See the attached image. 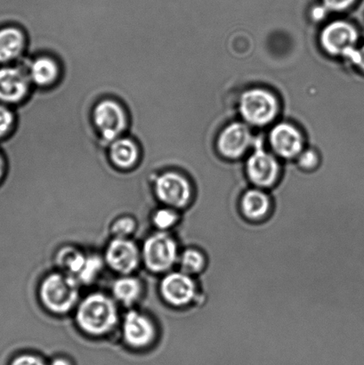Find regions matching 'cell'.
I'll list each match as a JSON object with an SVG mask.
<instances>
[{
    "mask_svg": "<svg viewBox=\"0 0 364 365\" xmlns=\"http://www.w3.org/2000/svg\"><path fill=\"white\" fill-rule=\"evenodd\" d=\"M246 174L254 187L266 190L279 180V163L265 150L256 148L246 163Z\"/></svg>",
    "mask_w": 364,
    "mask_h": 365,
    "instance_id": "cell-9",
    "label": "cell"
},
{
    "mask_svg": "<svg viewBox=\"0 0 364 365\" xmlns=\"http://www.w3.org/2000/svg\"><path fill=\"white\" fill-rule=\"evenodd\" d=\"M28 75L35 88H46L57 83L61 76L58 61L53 56L38 55L28 61Z\"/></svg>",
    "mask_w": 364,
    "mask_h": 365,
    "instance_id": "cell-16",
    "label": "cell"
},
{
    "mask_svg": "<svg viewBox=\"0 0 364 365\" xmlns=\"http://www.w3.org/2000/svg\"><path fill=\"white\" fill-rule=\"evenodd\" d=\"M348 58L364 71V46L361 48L353 50Z\"/></svg>",
    "mask_w": 364,
    "mask_h": 365,
    "instance_id": "cell-29",
    "label": "cell"
},
{
    "mask_svg": "<svg viewBox=\"0 0 364 365\" xmlns=\"http://www.w3.org/2000/svg\"><path fill=\"white\" fill-rule=\"evenodd\" d=\"M110 162L116 169L123 171L133 170L141 159V148L131 137H121L108 146Z\"/></svg>",
    "mask_w": 364,
    "mask_h": 365,
    "instance_id": "cell-17",
    "label": "cell"
},
{
    "mask_svg": "<svg viewBox=\"0 0 364 365\" xmlns=\"http://www.w3.org/2000/svg\"><path fill=\"white\" fill-rule=\"evenodd\" d=\"M76 318L81 330L94 336L103 335L115 327L118 310L109 297L94 293L82 300Z\"/></svg>",
    "mask_w": 364,
    "mask_h": 365,
    "instance_id": "cell-1",
    "label": "cell"
},
{
    "mask_svg": "<svg viewBox=\"0 0 364 365\" xmlns=\"http://www.w3.org/2000/svg\"><path fill=\"white\" fill-rule=\"evenodd\" d=\"M160 292L165 302L176 307H184L194 302L198 294V285L194 277L184 272H173L164 277Z\"/></svg>",
    "mask_w": 364,
    "mask_h": 365,
    "instance_id": "cell-7",
    "label": "cell"
},
{
    "mask_svg": "<svg viewBox=\"0 0 364 365\" xmlns=\"http://www.w3.org/2000/svg\"><path fill=\"white\" fill-rule=\"evenodd\" d=\"M123 335L128 345L135 349L145 348L153 341L155 327L147 317L137 311H130L125 317Z\"/></svg>",
    "mask_w": 364,
    "mask_h": 365,
    "instance_id": "cell-14",
    "label": "cell"
},
{
    "mask_svg": "<svg viewBox=\"0 0 364 365\" xmlns=\"http://www.w3.org/2000/svg\"><path fill=\"white\" fill-rule=\"evenodd\" d=\"M155 192L160 202L174 210L184 209L194 195L191 182L176 170H166L157 175Z\"/></svg>",
    "mask_w": 364,
    "mask_h": 365,
    "instance_id": "cell-5",
    "label": "cell"
},
{
    "mask_svg": "<svg viewBox=\"0 0 364 365\" xmlns=\"http://www.w3.org/2000/svg\"><path fill=\"white\" fill-rule=\"evenodd\" d=\"M328 9L324 6H316L313 10V17L316 20L323 19L326 16Z\"/></svg>",
    "mask_w": 364,
    "mask_h": 365,
    "instance_id": "cell-30",
    "label": "cell"
},
{
    "mask_svg": "<svg viewBox=\"0 0 364 365\" xmlns=\"http://www.w3.org/2000/svg\"><path fill=\"white\" fill-rule=\"evenodd\" d=\"M178 214L176 210L167 207L157 210L152 217V222L155 227L160 230H167L173 227L178 221Z\"/></svg>",
    "mask_w": 364,
    "mask_h": 365,
    "instance_id": "cell-22",
    "label": "cell"
},
{
    "mask_svg": "<svg viewBox=\"0 0 364 365\" xmlns=\"http://www.w3.org/2000/svg\"><path fill=\"white\" fill-rule=\"evenodd\" d=\"M320 38L323 49L330 55L348 58L355 48L358 34L352 24L345 21H336L323 29Z\"/></svg>",
    "mask_w": 364,
    "mask_h": 365,
    "instance_id": "cell-8",
    "label": "cell"
},
{
    "mask_svg": "<svg viewBox=\"0 0 364 365\" xmlns=\"http://www.w3.org/2000/svg\"><path fill=\"white\" fill-rule=\"evenodd\" d=\"M317 160H318V158H317L316 153L308 151L301 156L299 163H301V167L304 168V169L309 170L316 165Z\"/></svg>",
    "mask_w": 364,
    "mask_h": 365,
    "instance_id": "cell-28",
    "label": "cell"
},
{
    "mask_svg": "<svg viewBox=\"0 0 364 365\" xmlns=\"http://www.w3.org/2000/svg\"><path fill=\"white\" fill-rule=\"evenodd\" d=\"M105 261L117 273L128 274L137 269L140 262V253L130 240L116 237L107 246Z\"/></svg>",
    "mask_w": 364,
    "mask_h": 365,
    "instance_id": "cell-12",
    "label": "cell"
},
{
    "mask_svg": "<svg viewBox=\"0 0 364 365\" xmlns=\"http://www.w3.org/2000/svg\"><path fill=\"white\" fill-rule=\"evenodd\" d=\"M103 267V261L99 257H87L83 268L78 275V280L82 282H91L94 281Z\"/></svg>",
    "mask_w": 364,
    "mask_h": 365,
    "instance_id": "cell-23",
    "label": "cell"
},
{
    "mask_svg": "<svg viewBox=\"0 0 364 365\" xmlns=\"http://www.w3.org/2000/svg\"><path fill=\"white\" fill-rule=\"evenodd\" d=\"M177 243L165 232H159L146 240L142 247L145 267L153 273L170 270L180 259Z\"/></svg>",
    "mask_w": 364,
    "mask_h": 365,
    "instance_id": "cell-6",
    "label": "cell"
},
{
    "mask_svg": "<svg viewBox=\"0 0 364 365\" xmlns=\"http://www.w3.org/2000/svg\"><path fill=\"white\" fill-rule=\"evenodd\" d=\"M39 294L46 309L53 313L66 314L78 302L77 281L69 274H50L42 282Z\"/></svg>",
    "mask_w": 364,
    "mask_h": 365,
    "instance_id": "cell-3",
    "label": "cell"
},
{
    "mask_svg": "<svg viewBox=\"0 0 364 365\" xmlns=\"http://www.w3.org/2000/svg\"><path fill=\"white\" fill-rule=\"evenodd\" d=\"M135 230V222L130 217H121L113 224L112 232L116 237L127 238Z\"/></svg>",
    "mask_w": 364,
    "mask_h": 365,
    "instance_id": "cell-25",
    "label": "cell"
},
{
    "mask_svg": "<svg viewBox=\"0 0 364 365\" xmlns=\"http://www.w3.org/2000/svg\"><path fill=\"white\" fill-rule=\"evenodd\" d=\"M252 143V135L245 124L228 125L217 139V149L224 158L238 159L244 155Z\"/></svg>",
    "mask_w": 364,
    "mask_h": 365,
    "instance_id": "cell-13",
    "label": "cell"
},
{
    "mask_svg": "<svg viewBox=\"0 0 364 365\" xmlns=\"http://www.w3.org/2000/svg\"><path fill=\"white\" fill-rule=\"evenodd\" d=\"M6 173V159L4 158L1 152H0V185H1L4 180H5Z\"/></svg>",
    "mask_w": 364,
    "mask_h": 365,
    "instance_id": "cell-31",
    "label": "cell"
},
{
    "mask_svg": "<svg viewBox=\"0 0 364 365\" xmlns=\"http://www.w3.org/2000/svg\"><path fill=\"white\" fill-rule=\"evenodd\" d=\"M270 144L278 155L291 159L301 153L303 138L301 132L292 125L280 123L271 131Z\"/></svg>",
    "mask_w": 364,
    "mask_h": 365,
    "instance_id": "cell-15",
    "label": "cell"
},
{
    "mask_svg": "<svg viewBox=\"0 0 364 365\" xmlns=\"http://www.w3.org/2000/svg\"><path fill=\"white\" fill-rule=\"evenodd\" d=\"M9 365H48L41 357L30 354H21L10 360Z\"/></svg>",
    "mask_w": 364,
    "mask_h": 365,
    "instance_id": "cell-26",
    "label": "cell"
},
{
    "mask_svg": "<svg viewBox=\"0 0 364 365\" xmlns=\"http://www.w3.org/2000/svg\"><path fill=\"white\" fill-rule=\"evenodd\" d=\"M16 115L6 106L0 105V138H6L13 131Z\"/></svg>",
    "mask_w": 364,
    "mask_h": 365,
    "instance_id": "cell-24",
    "label": "cell"
},
{
    "mask_svg": "<svg viewBox=\"0 0 364 365\" xmlns=\"http://www.w3.org/2000/svg\"><path fill=\"white\" fill-rule=\"evenodd\" d=\"M91 120L96 132L107 146L123 137L130 128V115L119 99H100L91 112Z\"/></svg>",
    "mask_w": 364,
    "mask_h": 365,
    "instance_id": "cell-2",
    "label": "cell"
},
{
    "mask_svg": "<svg viewBox=\"0 0 364 365\" xmlns=\"http://www.w3.org/2000/svg\"><path fill=\"white\" fill-rule=\"evenodd\" d=\"M0 202H1L3 203L4 206H5V209H6V214H7L6 202V200L4 199L1 195H0ZM6 247H7V245H6ZM6 250H5V252H4L2 257H0V264L3 263L4 261H5L6 259V257H7V249L6 248Z\"/></svg>",
    "mask_w": 364,
    "mask_h": 365,
    "instance_id": "cell-33",
    "label": "cell"
},
{
    "mask_svg": "<svg viewBox=\"0 0 364 365\" xmlns=\"http://www.w3.org/2000/svg\"><path fill=\"white\" fill-rule=\"evenodd\" d=\"M49 365H71L69 360L58 357V359H53Z\"/></svg>",
    "mask_w": 364,
    "mask_h": 365,
    "instance_id": "cell-32",
    "label": "cell"
},
{
    "mask_svg": "<svg viewBox=\"0 0 364 365\" xmlns=\"http://www.w3.org/2000/svg\"><path fill=\"white\" fill-rule=\"evenodd\" d=\"M114 297L124 305L137 302L142 292V285L137 278L124 277L118 279L113 286Z\"/></svg>",
    "mask_w": 364,
    "mask_h": 365,
    "instance_id": "cell-20",
    "label": "cell"
},
{
    "mask_svg": "<svg viewBox=\"0 0 364 365\" xmlns=\"http://www.w3.org/2000/svg\"><path fill=\"white\" fill-rule=\"evenodd\" d=\"M279 110L276 96L262 88L245 91L240 99V112L248 123L254 126H266L272 123Z\"/></svg>",
    "mask_w": 364,
    "mask_h": 365,
    "instance_id": "cell-4",
    "label": "cell"
},
{
    "mask_svg": "<svg viewBox=\"0 0 364 365\" xmlns=\"http://www.w3.org/2000/svg\"><path fill=\"white\" fill-rule=\"evenodd\" d=\"M28 73L20 67L0 68V102L16 105L26 100L31 93Z\"/></svg>",
    "mask_w": 364,
    "mask_h": 365,
    "instance_id": "cell-11",
    "label": "cell"
},
{
    "mask_svg": "<svg viewBox=\"0 0 364 365\" xmlns=\"http://www.w3.org/2000/svg\"><path fill=\"white\" fill-rule=\"evenodd\" d=\"M27 48V37L20 28L7 26L0 29V63L12 62L23 55Z\"/></svg>",
    "mask_w": 364,
    "mask_h": 365,
    "instance_id": "cell-18",
    "label": "cell"
},
{
    "mask_svg": "<svg viewBox=\"0 0 364 365\" xmlns=\"http://www.w3.org/2000/svg\"><path fill=\"white\" fill-rule=\"evenodd\" d=\"M180 269L192 277L201 274L207 269L208 257L203 250L198 248H187L180 255L178 259Z\"/></svg>",
    "mask_w": 364,
    "mask_h": 365,
    "instance_id": "cell-19",
    "label": "cell"
},
{
    "mask_svg": "<svg viewBox=\"0 0 364 365\" xmlns=\"http://www.w3.org/2000/svg\"><path fill=\"white\" fill-rule=\"evenodd\" d=\"M274 210L272 198L266 190L252 187L242 193L238 202V210L246 222L260 225L269 220Z\"/></svg>",
    "mask_w": 364,
    "mask_h": 365,
    "instance_id": "cell-10",
    "label": "cell"
},
{
    "mask_svg": "<svg viewBox=\"0 0 364 365\" xmlns=\"http://www.w3.org/2000/svg\"><path fill=\"white\" fill-rule=\"evenodd\" d=\"M355 0H323V6L328 11H343L352 6Z\"/></svg>",
    "mask_w": 364,
    "mask_h": 365,
    "instance_id": "cell-27",
    "label": "cell"
},
{
    "mask_svg": "<svg viewBox=\"0 0 364 365\" xmlns=\"http://www.w3.org/2000/svg\"><path fill=\"white\" fill-rule=\"evenodd\" d=\"M87 257L76 249L66 248L61 250L57 255V264L66 271L67 274L78 277L83 268Z\"/></svg>",
    "mask_w": 364,
    "mask_h": 365,
    "instance_id": "cell-21",
    "label": "cell"
}]
</instances>
